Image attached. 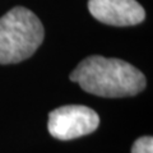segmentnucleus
<instances>
[{
    "label": "nucleus",
    "instance_id": "nucleus-2",
    "mask_svg": "<svg viewBox=\"0 0 153 153\" xmlns=\"http://www.w3.org/2000/svg\"><path fill=\"white\" fill-rule=\"evenodd\" d=\"M45 37L41 21L30 9L16 7L0 18V64H16L35 54Z\"/></svg>",
    "mask_w": 153,
    "mask_h": 153
},
{
    "label": "nucleus",
    "instance_id": "nucleus-3",
    "mask_svg": "<svg viewBox=\"0 0 153 153\" xmlns=\"http://www.w3.org/2000/svg\"><path fill=\"white\" fill-rule=\"evenodd\" d=\"M100 125L94 110L82 105H68L52 110L49 115L50 134L56 139L70 140L93 133Z\"/></svg>",
    "mask_w": 153,
    "mask_h": 153
},
{
    "label": "nucleus",
    "instance_id": "nucleus-5",
    "mask_svg": "<svg viewBox=\"0 0 153 153\" xmlns=\"http://www.w3.org/2000/svg\"><path fill=\"white\" fill-rule=\"evenodd\" d=\"M131 153H153L152 137H142L134 142Z\"/></svg>",
    "mask_w": 153,
    "mask_h": 153
},
{
    "label": "nucleus",
    "instance_id": "nucleus-4",
    "mask_svg": "<svg viewBox=\"0 0 153 153\" xmlns=\"http://www.w3.org/2000/svg\"><path fill=\"white\" fill-rule=\"evenodd\" d=\"M88 9L97 21L108 26H135L146 17L137 0H88Z\"/></svg>",
    "mask_w": 153,
    "mask_h": 153
},
{
    "label": "nucleus",
    "instance_id": "nucleus-1",
    "mask_svg": "<svg viewBox=\"0 0 153 153\" xmlns=\"http://www.w3.org/2000/svg\"><path fill=\"white\" fill-rule=\"evenodd\" d=\"M70 80L88 93L100 97L135 96L146 88V76L135 66L120 59L85 57L71 71Z\"/></svg>",
    "mask_w": 153,
    "mask_h": 153
}]
</instances>
